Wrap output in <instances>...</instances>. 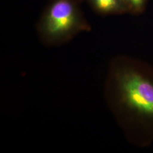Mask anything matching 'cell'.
<instances>
[{
	"mask_svg": "<svg viewBox=\"0 0 153 153\" xmlns=\"http://www.w3.org/2000/svg\"><path fill=\"white\" fill-rule=\"evenodd\" d=\"M129 13L139 14L142 13L147 5L148 0H124Z\"/></svg>",
	"mask_w": 153,
	"mask_h": 153,
	"instance_id": "obj_4",
	"label": "cell"
},
{
	"mask_svg": "<svg viewBox=\"0 0 153 153\" xmlns=\"http://www.w3.org/2000/svg\"><path fill=\"white\" fill-rule=\"evenodd\" d=\"M93 9L102 16L129 13L124 0H87Z\"/></svg>",
	"mask_w": 153,
	"mask_h": 153,
	"instance_id": "obj_3",
	"label": "cell"
},
{
	"mask_svg": "<svg viewBox=\"0 0 153 153\" xmlns=\"http://www.w3.org/2000/svg\"><path fill=\"white\" fill-rule=\"evenodd\" d=\"M91 30L77 0H51L37 26L39 38L49 47L65 44Z\"/></svg>",
	"mask_w": 153,
	"mask_h": 153,
	"instance_id": "obj_2",
	"label": "cell"
},
{
	"mask_svg": "<svg viewBox=\"0 0 153 153\" xmlns=\"http://www.w3.org/2000/svg\"><path fill=\"white\" fill-rule=\"evenodd\" d=\"M107 106L133 146L153 144V66L130 56L120 55L109 62L104 82Z\"/></svg>",
	"mask_w": 153,
	"mask_h": 153,
	"instance_id": "obj_1",
	"label": "cell"
}]
</instances>
